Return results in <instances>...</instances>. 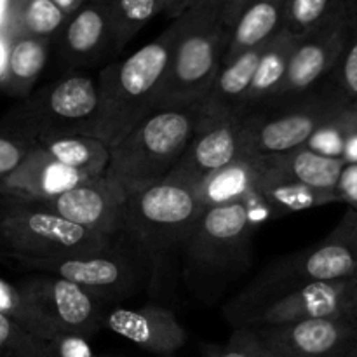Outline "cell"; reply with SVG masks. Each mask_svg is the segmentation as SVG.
Listing matches in <instances>:
<instances>
[{
  "mask_svg": "<svg viewBox=\"0 0 357 357\" xmlns=\"http://www.w3.org/2000/svg\"><path fill=\"white\" fill-rule=\"evenodd\" d=\"M255 229L248 202L202 211L180 253L183 282L195 298L213 302L251 267Z\"/></svg>",
  "mask_w": 357,
  "mask_h": 357,
  "instance_id": "cell-1",
  "label": "cell"
},
{
  "mask_svg": "<svg viewBox=\"0 0 357 357\" xmlns=\"http://www.w3.org/2000/svg\"><path fill=\"white\" fill-rule=\"evenodd\" d=\"M173 49L153 112L202 105L229 47L232 30L223 23L220 0H202L171 21Z\"/></svg>",
  "mask_w": 357,
  "mask_h": 357,
  "instance_id": "cell-2",
  "label": "cell"
},
{
  "mask_svg": "<svg viewBox=\"0 0 357 357\" xmlns=\"http://www.w3.org/2000/svg\"><path fill=\"white\" fill-rule=\"evenodd\" d=\"M204 208L194 188L164 180L128 192L121 232L115 243L131 251L150 275L180 255Z\"/></svg>",
  "mask_w": 357,
  "mask_h": 357,
  "instance_id": "cell-3",
  "label": "cell"
},
{
  "mask_svg": "<svg viewBox=\"0 0 357 357\" xmlns=\"http://www.w3.org/2000/svg\"><path fill=\"white\" fill-rule=\"evenodd\" d=\"M171 49L173 30L167 26L155 40L101 70L96 79L100 103L93 124L94 138L112 146L152 114Z\"/></svg>",
  "mask_w": 357,
  "mask_h": 357,
  "instance_id": "cell-4",
  "label": "cell"
},
{
  "mask_svg": "<svg viewBox=\"0 0 357 357\" xmlns=\"http://www.w3.org/2000/svg\"><path fill=\"white\" fill-rule=\"evenodd\" d=\"M356 271L357 250L331 232L317 246L286 255L267 265L239 295L227 303L223 316L234 330L244 328L278 300L316 282L349 279Z\"/></svg>",
  "mask_w": 357,
  "mask_h": 357,
  "instance_id": "cell-5",
  "label": "cell"
},
{
  "mask_svg": "<svg viewBox=\"0 0 357 357\" xmlns=\"http://www.w3.org/2000/svg\"><path fill=\"white\" fill-rule=\"evenodd\" d=\"M201 121V105L152 112L110 146L107 174L128 192L164 181L187 152Z\"/></svg>",
  "mask_w": 357,
  "mask_h": 357,
  "instance_id": "cell-6",
  "label": "cell"
},
{
  "mask_svg": "<svg viewBox=\"0 0 357 357\" xmlns=\"http://www.w3.org/2000/svg\"><path fill=\"white\" fill-rule=\"evenodd\" d=\"M352 105L333 75L312 91L261 103L243 119V155H272L303 146L333 115Z\"/></svg>",
  "mask_w": 357,
  "mask_h": 357,
  "instance_id": "cell-7",
  "label": "cell"
},
{
  "mask_svg": "<svg viewBox=\"0 0 357 357\" xmlns=\"http://www.w3.org/2000/svg\"><path fill=\"white\" fill-rule=\"evenodd\" d=\"M115 241L61 218L44 202L0 192V250L6 261L96 255Z\"/></svg>",
  "mask_w": 357,
  "mask_h": 357,
  "instance_id": "cell-8",
  "label": "cell"
},
{
  "mask_svg": "<svg viewBox=\"0 0 357 357\" xmlns=\"http://www.w3.org/2000/svg\"><path fill=\"white\" fill-rule=\"evenodd\" d=\"M98 103L96 79L80 72L65 73L6 112L0 117V131L31 143L52 136H93Z\"/></svg>",
  "mask_w": 357,
  "mask_h": 357,
  "instance_id": "cell-9",
  "label": "cell"
},
{
  "mask_svg": "<svg viewBox=\"0 0 357 357\" xmlns=\"http://www.w3.org/2000/svg\"><path fill=\"white\" fill-rule=\"evenodd\" d=\"M14 264L38 274L66 279L103 303L131 298L142 291L150 275L149 268L119 243L103 253L73 255L45 260H17Z\"/></svg>",
  "mask_w": 357,
  "mask_h": 357,
  "instance_id": "cell-10",
  "label": "cell"
},
{
  "mask_svg": "<svg viewBox=\"0 0 357 357\" xmlns=\"http://www.w3.org/2000/svg\"><path fill=\"white\" fill-rule=\"evenodd\" d=\"M126 201L128 190L103 173L89 178L58 197L40 202L61 218L107 239L117 241Z\"/></svg>",
  "mask_w": 357,
  "mask_h": 357,
  "instance_id": "cell-11",
  "label": "cell"
},
{
  "mask_svg": "<svg viewBox=\"0 0 357 357\" xmlns=\"http://www.w3.org/2000/svg\"><path fill=\"white\" fill-rule=\"evenodd\" d=\"M20 288L61 333L91 338L103 328L105 303L66 279L38 274L21 282Z\"/></svg>",
  "mask_w": 357,
  "mask_h": 357,
  "instance_id": "cell-12",
  "label": "cell"
},
{
  "mask_svg": "<svg viewBox=\"0 0 357 357\" xmlns=\"http://www.w3.org/2000/svg\"><path fill=\"white\" fill-rule=\"evenodd\" d=\"M274 357H335L357 344V317L251 328Z\"/></svg>",
  "mask_w": 357,
  "mask_h": 357,
  "instance_id": "cell-13",
  "label": "cell"
},
{
  "mask_svg": "<svg viewBox=\"0 0 357 357\" xmlns=\"http://www.w3.org/2000/svg\"><path fill=\"white\" fill-rule=\"evenodd\" d=\"M243 155V119H208L202 114L194 139L166 180L197 190L199 185Z\"/></svg>",
  "mask_w": 357,
  "mask_h": 357,
  "instance_id": "cell-14",
  "label": "cell"
},
{
  "mask_svg": "<svg viewBox=\"0 0 357 357\" xmlns=\"http://www.w3.org/2000/svg\"><path fill=\"white\" fill-rule=\"evenodd\" d=\"M66 73L89 68L115 54L110 2L89 0L65 21L54 37Z\"/></svg>",
  "mask_w": 357,
  "mask_h": 357,
  "instance_id": "cell-15",
  "label": "cell"
},
{
  "mask_svg": "<svg viewBox=\"0 0 357 357\" xmlns=\"http://www.w3.org/2000/svg\"><path fill=\"white\" fill-rule=\"evenodd\" d=\"M344 49V20L342 10L316 30L300 37L295 52L289 59L282 84L275 91V98H289L303 94L319 86L335 70Z\"/></svg>",
  "mask_w": 357,
  "mask_h": 357,
  "instance_id": "cell-16",
  "label": "cell"
},
{
  "mask_svg": "<svg viewBox=\"0 0 357 357\" xmlns=\"http://www.w3.org/2000/svg\"><path fill=\"white\" fill-rule=\"evenodd\" d=\"M103 328L143 351L162 357H171L187 342V331L173 310L155 303L138 309H112L105 314Z\"/></svg>",
  "mask_w": 357,
  "mask_h": 357,
  "instance_id": "cell-17",
  "label": "cell"
},
{
  "mask_svg": "<svg viewBox=\"0 0 357 357\" xmlns=\"http://www.w3.org/2000/svg\"><path fill=\"white\" fill-rule=\"evenodd\" d=\"M349 279L316 282L300 291L291 293L261 310L244 328L274 326V324L298 323V321L309 319L356 317L349 309L347 302Z\"/></svg>",
  "mask_w": 357,
  "mask_h": 357,
  "instance_id": "cell-18",
  "label": "cell"
},
{
  "mask_svg": "<svg viewBox=\"0 0 357 357\" xmlns=\"http://www.w3.org/2000/svg\"><path fill=\"white\" fill-rule=\"evenodd\" d=\"M89 178L93 176L65 166L38 146H33L21 166L0 181V192L33 201H47L72 190Z\"/></svg>",
  "mask_w": 357,
  "mask_h": 357,
  "instance_id": "cell-19",
  "label": "cell"
},
{
  "mask_svg": "<svg viewBox=\"0 0 357 357\" xmlns=\"http://www.w3.org/2000/svg\"><path fill=\"white\" fill-rule=\"evenodd\" d=\"M268 42L243 52L234 61L222 66L211 91L201 105L204 117L230 119L243 115L255 73Z\"/></svg>",
  "mask_w": 357,
  "mask_h": 357,
  "instance_id": "cell-20",
  "label": "cell"
},
{
  "mask_svg": "<svg viewBox=\"0 0 357 357\" xmlns=\"http://www.w3.org/2000/svg\"><path fill=\"white\" fill-rule=\"evenodd\" d=\"M257 201L267 209L271 216H284L289 213L305 211V209L319 208V206L338 202V195L333 192L317 190L298 183L291 178L284 176L274 167L268 166L265 157L260 155V174L255 188Z\"/></svg>",
  "mask_w": 357,
  "mask_h": 357,
  "instance_id": "cell-21",
  "label": "cell"
},
{
  "mask_svg": "<svg viewBox=\"0 0 357 357\" xmlns=\"http://www.w3.org/2000/svg\"><path fill=\"white\" fill-rule=\"evenodd\" d=\"M260 174V155H241L234 162L209 174L197 187L199 202L202 208L250 202L255 197V188Z\"/></svg>",
  "mask_w": 357,
  "mask_h": 357,
  "instance_id": "cell-22",
  "label": "cell"
},
{
  "mask_svg": "<svg viewBox=\"0 0 357 357\" xmlns=\"http://www.w3.org/2000/svg\"><path fill=\"white\" fill-rule=\"evenodd\" d=\"M261 157H265L268 166L274 167L284 176L307 185V187L333 192V194H337L338 181H340L342 171L345 167L344 159L321 155L305 145L289 150V152Z\"/></svg>",
  "mask_w": 357,
  "mask_h": 357,
  "instance_id": "cell-23",
  "label": "cell"
},
{
  "mask_svg": "<svg viewBox=\"0 0 357 357\" xmlns=\"http://www.w3.org/2000/svg\"><path fill=\"white\" fill-rule=\"evenodd\" d=\"M286 6L288 0H251L250 7L234 26L223 65L278 35L284 23Z\"/></svg>",
  "mask_w": 357,
  "mask_h": 357,
  "instance_id": "cell-24",
  "label": "cell"
},
{
  "mask_svg": "<svg viewBox=\"0 0 357 357\" xmlns=\"http://www.w3.org/2000/svg\"><path fill=\"white\" fill-rule=\"evenodd\" d=\"M52 38L17 37L7 44L6 73L0 87L13 96L28 98L47 61Z\"/></svg>",
  "mask_w": 357,
  "mask_h": 357,
  "instance_id": "cell-25",
  "label": "cell"
},
{
  "mask_svg": "<svg viewBox=\"0 0 357 357\" xmlns=\"http://www.w3.org/2000/svg\"><path fill=\"white\" fill-rule=\"evenodd\" d=\"M298 40L300 37L286 30H281L278 35L272 37L264 56H261L257 73H255L243 115L253 110V108L260 107L261 103H265V101H268L274 96L275 91L279 89V86L284 80L289 59H291L293 52H295Z\"/></svg>",
  "mask_w": 357,
  "mask_h": 357,
  "instance_id": "cell-26",
  "label": "cell"
},
{
  "mask_svg": "<svg viewBox=\"0 0 357 357\" xmlns=\"http://www.w3.org/2000/svg\"><path fill=\"white\" fill-rule=\"evenodd\" d=\"M40 150L65 166L98 176L107 173L110 164V146L89 135L52 136L35 143Z\"/></svg>",
  "mask_w": 357,
  "mask_h": 357,
  "instance_id": "cell-27",
  "label": "cell"
},
{
  "mask_svg": "<svg viewBox=\"0 0 357 357\" xmlns=\"http://www.w3.org/2000/svg\"><path fill=\"white\" fill-rule=\"evenodd\" d=\"M66 20L52 0H14L2 40L9 44L17 37L54 38Z\"/></svg>",
  "mask_w": 357,
  "mask_h": 357,
  "instance_id": "cell-28",
  "label": "cell"
},
{
  "mask_svg": "<svg viewBox=\"0 0 357 357\" xmlns=\"http://www.w3.org/2000/svg\"><path fill=\"white\" fill-rule=\"evenodd\" d=\"M0 314L47 344L61 333L59 328L35 305L33 300L20 286H13L2 279H0Z\"/></svg>",
  "mask_w": 357,
  "mask_h": 357,
  "instance_id": "cell-29",
  "label": "cell"
},
{
  "mask_svg": "<svg viewBox=\"0 0 357 357\" xmlns=\"http://www.w3.org/2000/svg\"><path fill=\"white\" fill-rule=\"evenodd\" d=\"M164 0H112L110 17L115 54H119L152 17L164 13Z\"/></svg>",
  "mask_w": 357,
  "mask_h": 357,
  "instance_id": "cell-30",
  "label": "cell"
},
{
  "mask_svg": "<svg viewBox=\"0 0 357 357\" xmlns=\"http://www.w3.org/2000/svg\"><path fill=\"white\" fill-rule=\"evenodd\" d=\"M342 20L344 49L331 75L347 100L357 105V0H342Z\"/></svg>",
  "mask_w": 357,
  "mask_h": 357,
  "instance_id": "cell-31",
  "label": "cell"
},
{
  "mask_svg": "<svg viewBox=\"0 0 357 357\" xmlns=\"http://www.w3.org/2000/svg\"><path fill=\"white\" fill-rule=\"evenodd\" d=\"M342 10V0H288L282 30L303 37Z\"/></svg>",
  "mask_w": 357,
  "mask_h": 357,
  "instance_id": "cell-32",
  "label": "cell"
},
{
  "mask_svg": "<svg viewBox=\"0 0 357 357\" xmlns=\"http://www.w3.org/2000/svg\"><path fill=\"white\" fill-rule=\"evenodd\" d=\"M357 122V105H349L344 110L338 112L331 119H328L319 129L312 135V138L305 143L314 152L326 157H338L342 159L349 135Z\"/></svg>",
  "mask_w": 357,
  "mask_h": 357,
  "instance_id": "cell-33",
  "label": "cell"
},
{
  "mask_svg": "<svg viewBox=\"0 0 357 357\" xmlns=\"http://www.w3.org/2000/svg\"><path fill=\"white\" fill-rule=\"evenodd\" d=\"M0 357H52L47 342L0 314Z\"/></svg>",
  "mask_w": 357,
  "mask_h": 357,
  "instance_id": "cell-34",
  "label": "cell"
},
{
  "mask_svg": "<svg viewBox=\"0 0 357 357\" xmlns=\"http://www.w3.org/2000/svg\"><path fill=\"white\" fill-rule=\"evenodd\" d=\"M202 357H274L251 328H236L223 345H206Z\"/></svg>",
  "mask_w": 357,
  "mask_h": 357,
  "instance_id": "cell-35",
  "label": "cell"
},
{
  "mask_svg": "<svg viewBox=\"0 0 357 357\" xmlns=\"http://www.w3.org/2000/svg\"><path fill=\"white\" fill-rule=\"evenodd\" d=\"M33 146L35 143L21 136L0 131V181L6 180L21 166Z\"/></svg>",
  "mask_w": 357,
  "mask_h": 357,
  "instance_id": "cell-36",
  "label": "cell"
},
{
  "mask_svg": "<svg viewBox=\"0 0 357 357\" xmlns=\"http://www.w3.org/2000/svg\"><path fill=\"white\" fill-rule=\"evenodd\" d=\"M52 357H98L89 345V338L73 333H59L49 342Z\"/></svg>",
  "mask_w": 357,
  "mask_h": 357,
  "instance_id": "cell-37",
  "label": "cell"
},
{
  "mask_svg": "<svg viewBox=\"0 0 357 357\" xmlns=\"http://www.w3.org/2000/svg\"><path fill=\"white\" fill-rule=\"evenodd\" d=\"M337 195L338 201L347 204L351 209H357V162L345 164L338 181Z\"/></svg>",
  "mask_w": 357,
  "mask_h": 357,
  "instance_id": "cell-38",
  "label": "cell"
},
{
  "mask_svg": "<svg viewBox=\"0 0 357 357\" xmlns=\"http://www.w3.org/2000/svg\"><path fill=\"white\" fill-rule=\"evenodd\" d=\"M220 3H222L223 23H225L230 30H234V26H236L237 21L241 20L244 10L250 7L251 0H220Z\"/></svg>",
  "mask_w": 357,
  "mask_h": 357,
  "instance_id": "cell-39",
  "label": "cell"
},
{
  "mask_svg": "<svg viewBox=\"0 0 357 357\" xmlns=\"http://www.w3.org/2000/svg\"><path fill=\"white\" fill-rule=\"evenodd\" d=\"M333 232L340 236L342 239L347 241V243H351L357 250V209L349 208V211L345 213L342 222L335 227Z\"/></svg>",
  "mask_w": 357,
  "mask_h": 357,
  "instance_id": "cell-40",
  "label": "cell"
},
{
  "mask_svg": "<svg viewBox=\"0 0 357 357\" xmlns=\"http://www.w3.org/2000/svg\"><path fill=\"white\" fill-rule=\"evenodd\" d=\"M202 0H164L166 7H164V14H166L169 20H176V17L183 16L187 10H190L192 7H195L197 3H201Z\"/></svg>",
  "mask_w": 357,
  "mask_h": 357,
  "instance_id": "cell-41",
  "label": "cell"
},
{
  "mask_svg": "<svg viewBox=\"0 0 357 357\" xmlns=\"http://www.w3.org/2000/svg\"><path fill=\"white\" fill-rule=\"evenodd\" d=\"M342 159L345 160V164L357 162V122L354 128H352L347 142H345V149H344V155H342Z\"/></svg>",
  "mask_w": 357,
  "mask_h": 357,
  "instance_id": "cell-42",
  "label": "cell"
},
{
  "mask_svg": "<svg viewBox=\"0 0 357 357\" xmlns=\"http://www.w3.org/2000/svg\"><path fill=\"white\" fill-rule=\"evenodd\" d=\"M52 2H54L56 6H58L59 9H61L63 13L70 17L72 14H75L77 10L82 9V7L86 6L89 0H52Z\"/></svg>",
  "mask_w": 357,
  "mask_h": 357,
  "instance_id": "cell-43",
  "label": "cell"
},
{
  "mask_svg": "<svg viewBox=\"0 0 357 357\" xmlns=\"http://www.w3.org/2000/svg\"><path fill=\"white\" fill-rule=\"evenodd\" d=\"M347 302H349V309H351V312L357 317V271L356 274L349 279Z\"/></svg>",
  "mask_w": 357,
  "mask_h": 357,
  "instance_id": "cell-44",
  "label": "cell"
},
{
  "mask_svg": "<svg viewBox=\"0 0 357 357\" xmlns=\"http://www.w3.org/2000/svg\"><path fill=\"white\" fill-rule=\"evenodd\" d=\"M13 3L14 0H0V38H2L3 31H6L10 9H13Z\"/></svg>",
  "mask_w": 357,
  "mask_h": 357,
  "instance_id": "cell-45",
  "label": "cell"
},
{
  "mask_svg": "<svg viewBox=\"0 0 357 357\" xmlns=\"http://www.w3.org/2000/svg\"><path fill=\"white\" fill-rule=\"evenodd\" d=\"M335 357H357V344H354L352 347H349L347 351L340 352V354L335 356Z\"/></svg>",
  "mask_w": 357,
  "mask_h": 357,
  "instance_id": "cell-46",
  "label": "cell"
},
{
  "mask_svg": "<svg viewBox=\"0 0 357 357\" xmlns=\"http://www.w3.org/2000/svg\"><path fill=\"white\" fill-rule=\"evenodd\" d=\"M6 63H7V52L6 54H0V82H2L3 73H6Z\"/></svg>",
  "mask_w": 357,
  "mask_h": 357,
  "instance_id": "cell-47",
  "label": "cell"
},
{
  "mask_svg": "<svg viewBox=\"0 0 357 357\" xmlns=\"http://www.w3.org/2000/svg\"><path fill=\"white\" fill-rule=\"evenodd\" d=\"M0 261H6V255H3L2 250H0Z\"/></svg>",
  "mask_w": 357,
  "mask_h": 357,
  "instance_id": "cell-48",
  "label": "cell"
},
{
  "mask_svg": "<svg viewBox=\"0 0 357 357\" xmlns=\"http://www.w3.org/2000/svg\"><path fill=\"white\" fill-rule=\"evenodd\" d=\"M101 2H112V0H101Z\"/></svg>",
  "mask_w": 357,
  "mask_h": 357,
  "instance_id": "cell-49",
  "label": "cell"
},
{
  "mask_svg": "<svg viewBox=\"0 0 357 357\" xmlns=\"http://www.w3.org/2000/svg\"><path fill=\"white\" fill-rule=\"evenodd\" d=\"M98 357H108V356H98Z\"/></svg>",
  "mask_w": 357,
  "mask_h": 357,
  "instance_id": "cell-50",
  "label": "cell"
}]
</instances>
